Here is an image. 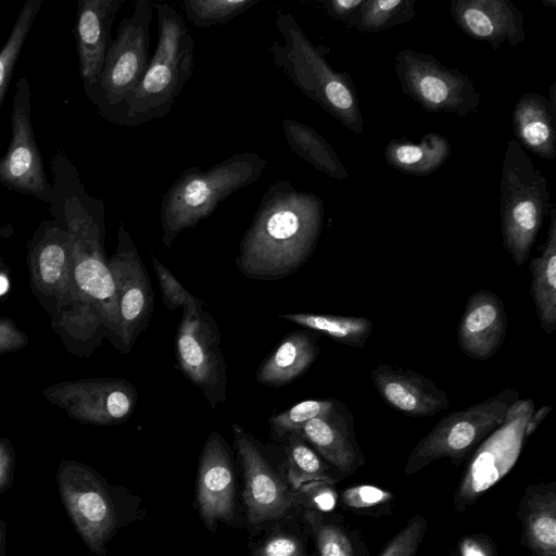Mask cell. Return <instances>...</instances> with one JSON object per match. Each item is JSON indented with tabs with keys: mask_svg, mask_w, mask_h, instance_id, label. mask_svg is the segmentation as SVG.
I'll use <instances>...</instances> for the list:
<instances>
[{
	"mask_svg": "<svg viewBox=\"0 0 556 556\" xmlns=\"http://www.w3.org/2000/svg\"><path fill=\"white\" fill-rule=\"evenodd\" d=\"M65 157L53 162L51 212L68 232L72 248L70 302L63 314L50 323L73 355L87 357L108 339L117 343L118 305L115 283L104 250V204L89 195L78 176L68 184Z\"/></svg>",
	"mask_w": 556,
	"mask_h": 556,
	"instance_id": "cell-1",
	"label": "cell"
},
{
	"mask_svg": "<svg viewBox=\"0 0 556 556\" xmlns=\"http://www.w3.org/2000/svg\"><path fill=\"white\" fill-rule=\"evenodd\" d=\"M324 202L289 180L273 182L244 232L237 268L247 277L275 280L296 271L313 254L321 233Z\"/></svg>",
	"mask_w": 556,
	"mask_h": 556,
	"instance_id": "cell-2",
	"label": "cell"
},
{
	"mask_svg": "<svg viewBox=\"0 0 556 556\" xmlns=\"http://www.w3.org/2000/svg\"><path fill=\"white\" fill-rule=\"evenodd\" d=\"M280 40L268 48L271 62L309 100L356 135L364 131V117L350 74L337 72L326 55L330 49L314 45L291 13L277 11Z\"/></svg>",
	"mask_w": 556,
	"mask_h": 556,
	"instance_id": "cell-3",
	"label": "cell"
},
{
	"mask_svg": "<svg viewBox=\"0 0 556 556\" xmlns=\"http://www.w3.org/2000/svg\"><path fill=\"white\" fill-rule=\"evenodd\" d=\"M157 41L148 68L125 101L119 122L134 127L165 117L194 70L195 42L181 14L166 2H153Z\"/></svg>",
	"mask_w": 556,
	"mask_h": 556,
	"instance_id": "cell-4",
	"label": "cell"
},
{
	"mask_svg": "<svg viewBox=\"0 0 556 556\" xmlns=\"http://www.w3.org/2000/svg\"><path fill=\"white\" fill-rule=\"evenodd\" d=\"M267 160L256 152L235 153L202 170L187 167L164 193L161 210L162 242L169 249L181 231L207 218L225 199L253 185Z\"/></svg>",
	"mask_w": 556,
	"mask_h": 556,
	"instance_id": "cell-5",
	"label": "cell"
},
{
	"mask_svg": "<svg viewBox=\"0 0 556 556\" xmlns=\"http://www.w3.org/2000/svg\"><path fill=\"white\" fill-rule=\"evenodd\" d=\"M552 207L547 179L516 140H507L500 182L501 232L503 248L517 266L529 258Z\"/></svg>",
	"mask_w": 556,
	"mask_h": 556,
	"instance_id": "cell-6",
	"label": "cell"
},
{
	"mask_svg": "<svg viewBox=\"0 0 556 556\" xmlns=\"http://www.w3.org/2000/svg\"><path fill=\"white\" fill-rule=\"evenodd\" d=\"M518 399V391L506 388L480 403L443 417L414 447L405 464V473L412 476L444 457L458 465L503 424L506 409Z\"/></svg>",
	"mask_w": 556,
	"mask_h": 556,
	"instance_id": "cell-7",
	"label": "cell"
},
{
	"mask_svg": "<svg viewBox=\"0 0 556 556\" xmlns=\"http://www.w3.org/2000/svg\"><path fill=\"white\" fill-rule=\"evenodd\" d=\"M394 68L403 92L427 112L464 117L480 105L470 77L431 54L403 49L394 56Z\"/></svg>",
	"mask_w": 556,
	"mask_h": 556,
	"instance_id": "cell-8",
	"label": "cell"
},
{
	"mask_svg": "<svg viewBox=\"0 0 556 556\" xmlns=\"http://www.w3.org/2000/svg\"><path fill=\"white\" fill-rule=\"evenodd\" d=\"M60 497L77 533L96 555L105 546L117 527L113 496L102 477L78 460H62L56 470Z\"/></svg>",
	"mask_w": 556,
	"mask_h": 556,
	"instance_id": "cell-9",
	"label": "cell"
},
{
	"mask_svg": "<svg viewBox=\"0 0 556 556\" xmlns=\"http://www.w3.org/2000/svg\"><path fill=\"white\" fill-rule=\"evenodd\" d=\"M153 11V2L138 0L131 14L122 20L106 53L98 89L104 103L118 114L148 68Z\"/></svg>",
	"mask_w": 556,
	"mask_h": 556,
	"instance_id": "cell-10",
	"label": "cell"
},
{
	"mask_svg": "<svg viewBox=\"0 0 556 556\" xmlns=\"http://www.w3.org/2000/svg\"><path fill=\"white\" fill-rule=\"evenodd\" d=\"M42 395L72 419L94 426L125 422L134 414L138 401L131 382L110 377L58 382L46 388Z\"/></svg>",
	"mask_w": 556,
	"mask_h": 556,
	"instance_id": "cell-11",
	"label": "cell"
},
{
	"mask_svg": "<svg viewBox=\"0 0 556 556\" xmlns=\"http://www.w3.org/2000/svg\"><path fill=\"white\" fill-rule=\"evenodd\" d=\"M29 283L34 296L56 320L70 302L71 239L58 220H42L27 243Z\"/></svg>",
	"mask_w": 556,
	"mask_h": 556,
	"instance_id": "cell-12",
	"label": "cell"
},
{
	"mask_svg": "<svg viewBox=\"0 0 556 556\" xmlns=\"http://www.w3.org/2000/svg\"><path fill=\"white\" fill-rule=\"evenodd\" d=\"M118 305L116 349L127 354L153 312L154 294L147 268L125 225L117 230L115 252L109 258Z\"/></svg>",
	"mask_w": 556,
	"mask_h": 556,
	"instance_id": "cell-13",
	"label": "cell"
},
{
	"mask_svg": "<svg viewBox=\"0 0 556 556\" xmlns=\"http://www.w3.org/2000/svg\"><path fill=\"white\" fill-rule=\"evenodd\" d=\"M176 356L180 370L202 390L212 408L226 401L227 372L220 333L208 313L182 312L176 336Z\"/></svg>",
	"mask_w": 556,
	"mask_h": 556,
	"instance_id": "cell-14",
	"label": "cell"
},
{
	"mask_svg": "<svg viewBox=\"0 0 556 556\" xmlns=\"http://www.w3.org/2000/svg\"><path fill=\"white\" fill-rule=\"evenodd\" d=\"M11 113L12 138L0 160V182L5 187L50 202L52 187L42 167L30 123V88L21 77L16 84Z\"/></svg>",
	"mask_w": 556,
	"mask_h": 556,
	"instance_id": "cell-15",
	"label": "cell"
},
{
	"mask_svg": "<svg viewBox=\"0 0 556 556\" xmlns=\"http://www.w3.org/2000/svg\"><path fill=\"white\" fill-rule=\"evenodd\" d=\"M533 409L515 419H503V424L481 442L455 493L456 510L463 511L473 505L513 468L520 455L526 424Z\"/></svg>",
	"mask_w": 556,
	"mask_h": 556,
	"instance_id": "cell-16",
	"label": "cell"
},
{
	"mask_svg": "<svg viewBox=\"0 0 556 556\" xmlns=\"http://www.w3.org/2000/svg\"><path fill=\"white\" fill-rule=\"evenodd\" d=\"M232 430L243 468V500L249 521L261 525L285 517L298 502L294 492L270 467L253 437L238 424L232 425Z\"/></svg>",
	"mask_w": 556,
	"mask_h": 556,
	"instance_id": "cell-17",
	"label": "cell"
},
{
	"mask_svg": "<svg viewBox=\"0 0 556 556\" xmlns=\"http://www.w3.org/2000/svg\"><path fill=\"white\" fill-rule=\"evenodd\" d=\"M197 503L204 525L216 529L235 514V481L231 457L223 437L212 432L203 446L197 485Z\"/></svg>",
	"mask_w": 556,
	"mask_h": 556,
	"instance_id": "cell-18",
	"label": "cell"
},
{
	"mask_svg": "<svg viewBox=\"0 0 556 556\" xmlns=\"http://www.w3.org/2000/svg\"><path fill=\"white\" fill-rule=\"evenodd\" d=\"M454 23L470 38L496 51L503 43L516 47L526 39L523 15L508 0H452Z\"/></svg>",
	"mask_w": 556,
	"mask_h": 556,
	"instance_id": "cell-19",
	"label": "cell"
},
{
	"mask_svg": "<svg viewBox=\"0 0 556 556\" xmlns=\"http://www.w3.org/2000/svg\"><path fill=\"white\" fill-rule=\"evenodd\" d=\"M370 379L380 397L406 416H434L450 406L447 394L413 369L380 364L370 371Z\"/></svg>",
	"mask_w": 556,
	"mask_h": 556,
	"instance_id": "cell-20",
	"label": "cell"
},
{
	"mask_svg": "<svg viewBox=\"0 0 556 556\" xmlns=\"http://www.w3.org/2000/svg\"><path fill=\"white\" fill-rule=\"evenodd\" d=\"M507 314L500 296L491 290H477L470 294L457 329L462 352L476 361L494 356L507 333Z\"/></svg>",
	"mask_w": 556,
	"mask_h": 556,
	"instance_id": "cell-21",
	"label": "cell"
},
{
	"mask_svg": "<svg viewBox=\"0 0 556 556\" xmlns=\"http://www.w3.org/2000/svg\"><path fill=\"white\" fill-rule=\"evenodd\" d=\"M123 0H81L77 8L76 43L80 75L86 86L98 88L106 53L111 47V26Z\"/></svg>",
	"mask_w": 556,
	"mask_h": 556,
	"instance_id": "cell-22",
	"label": "cell"
},
{
	"mask_svg": "<svg viewBox=\"0 0 556 556\" xmlns=\"http://www.w3.org/2000/svg\"><path fill=\"white\" fill-rule=\"evenodd\" d=\"M334 407L326 415L313 418L301 430V435L315 451L343 476L355 472L365 464L353 427V415Z\"/></svg>",
	"mask_w": 556,
	"mask_h": 556,
	"instance_id": "cell-23",
	"label": "cell"
},
{
	"mask_svg": "<svg viewBox=\"0 0 556 556\" xmlns=\"http://www.w3.org/2000/svg\"><path fill=\"white\" fill-rule=\"evenodd\" d=\"M513 132L521 147L539 157H556V103L538 92L523 93L513 111Z\"/></svg>",
	"mask_w": 556,
	"mask_h": 556,
	"instance_id": "cell-24",
	"label": "cell"
},
{
	"mask_svg": "<svg viewBox=\"0 0 556 556\" xmlns=\"http://www.w3.org/2000/svg\"><path fill=\"white\" fill-rule=\"evenodd\" d=\"M522 542L533 556H556L555 483L526 489L518 505Z\"/></svg>",
	"mask_w": 556,
	"mask_h": 556,
	"instance_id": "cell-25",
	"label": "cell"
},
{
	"mask_svg": "<svg viewBox=\"0 0 556 556\" xmlns=\"http://www.w3.org/2000/svg\"><path fill=\"white\" fill-rule=\"evenodd\" d=\"M318 354L319 346L312 333L292 331L262 362L255 376L256 381L269 387L290 383L312 366Z\"/></svg>",
	"mask_w": 556,
	"mask_h": 556,
	"instance_id": "cell-26",
	"label": "cell"
},
{
	"mask_svg": "<svg viewBox=\"0 0 556 556\" xmlns=\"http://www.w3.org/2000/svg\"><path fill=\"white\" fill-rule=\"evenodd\" d=\"M547 238L541 254L530 261V293L541 328L546 334L556 329V211L552 207Z\"/></svg>",
	"mask_w": 556,
	"mask_h": 556,
	"instance_id": "cell-27",
	"label": "cell"
},
{
	"mask_svg": "<svg viewBox=\"0 0 556 556\" xmlns=\"http://www.w3.org/2000/svg\"><path fill=\"white\" fill-rule=\"evenodd\" d=\"M452 147L439 132H428L418 143L407 139H392L384 149V159L392 167L405 174L427 176L448 159Z\"/></svg>",
	"mask_w": 556,
	"mask_h": 556,
	"instance_id": "cell-28",
	"label": "cell"
},
{
	"mask_svg": "<svg viewBox=\"0 0 556 556\" xmlns=\"http://www.w3.org/2000/svg\"><path fill=\"white\" fill-rule=\"evenodd\" d=\"M281 127L290 150L301 160L331 178L349 177L333 147L314 128L292 118H285Z\"/></svg>",
	"mask_w": 556,
	"mask_h": 556,
	"instance_id": "cell-29",
	"label": "cell"
},
{
	"mask_svg": "<svg viewBox=\"0 0 556 556\" xmlns=\"http://www.w3.org/2000/svg\"><path fill=\"white\" fill-rule=\"evenodd\" d=\"M280 317L355 348H364L374 330L371 320L363 316L298 313Z\"/></svg>",
	"mask_w": 556,
	"mask_h": 556,
	"instance_id": "cell-30",
	"label": "cell"
},
{
	"mask_svg": "<svg viewBox=\"0 0 556 556\" xmlns=\"http://www.w3.org/2000/svg\"><path fill=\"white\" fill-rule=\"evenodd\" d=\"M288 438V480L293 492L311 483L324 482L333 484L338 480L329 466L307 444L300 432L290 433Z\"/></svg>",
	"mask_w": 556,
	"mask_h": 556,
	"instance_id": "cell-31",
	"label": "cell"
},
{
	"mask_svg": "<svg viewBox=\"0 0 556 556\" xmlns=\"http://www.w3.org/2000/svg\"><path fill=\"white\" fill-rule=\"evenodd\" d=\"M415 0H365L355 28L361 33H379L412 21Z\"/></svg>",
	"mask_w": 556,
	"mask_h": 556,
	"instance_id": "cell-32",
	"label": "cell"
},
{
	"mask_svg": "<svg viewBox=\"0 0 556 556\" xmlns=\"http://www.w3.org/2000/svg\"><path fill=\"white\" fill-rule=\"evenodd\" d=\"M258 3V0H185L187 21L199 29L225 24Z\"/></svg>",
	"mask_w": 556,
	"mask_h": 556,
	"instance_id": "cell-33",
	"label": "cell"
},
{
	"mask_svg": "<svg viewBox=\"0 0 556 556\" xmlns=\"http://www.w3.org/2000/svg\"><path fill=\"white\" fill-rule=\"evenodd\" d=\"M42 0H27L20 10L10 36L0 51V106L15 62L40 10Z\"/></svg>",
	"mask_w": 556,
	"mask_h": 556,
	"instance_id": "cell-34",
	"label": "cell"
},
{
	"mask_svg": "<svg viewBox=\"0 0 556 556\" xmlns=\"http://www.w3.org/2000/svg\"><path fill=\"white\" fill-rule=\"evenodd\" d=\"M336 405L334 400H306L296 403L287 410L273 415L269 426L275 438L301 432L313 418L328 414Z\"/></svg>",
	"mask_w": 556,
	"mask_h": 556,
	"instance_id": "cell-35",
	"label": "cell"
},
{
	"mask_svg": "<svg viewBox=\"0 0 556 556\" xmlns=\"http://www.w3.org/2000/svg\"><path fill=\"white\" fill-rule=\"evenodd\" d=\"M151 261L166 308L172 311L182 308V312L191 314H199L204 311V302L185 289L174 274L154 254H151Z\"/></svg>",
	"mask_w": 556,
	"mask_h": 556,
	"instance_id": "cell-36",
	"label": "cell"
},
{
	"mask_svg": "<svg viewBox=\"0 0 556 556\" xmlns=\"http://www.w3.org/2000/svg\"><path fill=\"white\" fill-rule=\"evenodd\" d=\"M305 517L314 531L320 556H354L351 541L341 528L323 522L316 510L309 509Z\"/></svg>",
	"mask_w": 556,
	"mask_h": 556,
	"instance_id": "cell-37",
	"label": "cell"
},
{
	"mask_svg": "<svg viewBox=\"0 0 556 556\" xmlns=\"http://www.w3.org/2000/svg\"><path fill=\"white\" fill-rule=\"evenodd\" d=\"M427 531V520L419 515L408 522L392 538L380 556H415Z\"/></svg>",
	"mask_w": 556,
	"mask_h": 556,
	"instance_id": "cell-38",
	"label": "cell"
},
{
	"mask_svg": "<svg viewBox=\"0 0 556 556\" xmlns=\"http://www.w3.org/2000/svg\"><path fill=\"white\" fill-rule=\"evenodd\" d=\"M394 495L383 489L369 484L353 485L345 489L341 500L354 510H366L389 503Z\"/></svg>",
	"mask_w": 556,
	"mask_h": 556,
	"instance_id": "cell-39",
	"label": "cell"
},
{
	"mask_svg": "<svg viewBox=\"0 0 556 556\" xmlns=\"http://www.w3.org/2000/svg\"><path fill=\"white\" fill-rule=\"evenodd\" d=\"M301 497L312 510L330 511L337 504V492L330 483H311L294 492Z\"/></svg>",
	"mask_w": 556,
	"mask_h": 556,
	"instance_id": "cell-40",
	"label": "cell"
},
{
	"mask_svg": "<svg viewBox=\"0 0 556 556\" xmlns=\"http://www.w3.org/2000/svg\"><path fill=\"white\" fill-rule=\"evenodd\" d=\"M365 0H323L316 4L329 18L346 27H355Z\"/></svg>",
	"mask_w": 556,
	"mask_h": 556,
	"instance_id": "cell-41",
	"label": "cell"
},
{
	"mask_svg": "<svg viewBox=\"0 0 556 556\" xmlns=\"http://www.w3.org/2000/svg\"><path fill=\"white\" fill-rule=\"evenodd\" d=\"M254 556H305L301 542L292 535L278 534L264 541Z\"/></svg>",
	"mask_w": 556,
	"mask_h": 556,
	"instance_id": "cell-42",
	"label": "cell"
},
{
	"mask_svg": "<svg viewBox=\"0 0 556 556\" xmlns=\"http://www.w3.org/2000/svg\"><path fill=\"white\" fill-rule=\"evenodd\" d=\"M28 341V336L12 319L0 316V354L17 352Z\"/></svg>",
	"mask_w": 556,
	"mask_h": 556,
	"instance_id": "cell-43",
	"label": "cell"
},
{
	"mask_svg": "<svg viewBox=\"0 0 556 556\" xmlns=\"http://www.w3.org/2000/svg\"><path fill=\"white\" fill-rule=\"evenodd\" d=\"M15 451L8 438H0V494L5 492L13 480Z\"/></svg>",
	"mask_w": 556,
	"mask_h": 556,
	"instance_id": "cell-44",
	"label": "cell"
},
{
	"mask_svg": "<svg viewBox=\"0 0 556 556\" xmlns=\"http://www.w3.org/2000/svg\"><path fill=\"white\" fill-rule=\"evenodd\" d=\"M462 556H494V547L482 535L464 539L460 544Z\"/></svg>",
	"mask_w": 556,
	"mask_h": 556,
	"instance_id": "cell-45",
	"label": "cell"
},
{
	"mask_svg": "<svg viewBox=\"0 0 556 556\" xmlns=\"http://www.w3.org/2000/svg\"><path fill=\"white\" fill-rule=\"evenodd\" d=\"M552 406L551 405H543L541 406L536 412H533L531 416L529 417L526 429H525V437L526 439L529 438L541 425V422L544 420V418L551 413Z\"/></svg>",
	"mask_w": 556,
	"mask_h": 556,
	"instance_id": "cell-46",
	"label": "cell"
},
{
	"mask_svg": "<svg viewBox=\"0 0 556 556\" xmlns=\"http://www.w3.org/2000/svg\"><path fill=\"white\" fill-rule=\"evenodd\" d=\"M4 547H5V525L0 519V556H4Z\"/></svg>",
	"mask_w": 556,
	"mask_h": 556,
	"instance_id": "cell-47",
	"label": "cell"
},
{
	"mask_svg": "<svg viewBox=\"0 0 556 556\" xmlns=\"http://www.w3.org/2000/svg\"><path fill=\"white\" fill-rule=\"evenodd\" d=\"M8 271V267L3 261V258L0 256V276L5 275Z\"/></svg>",
	"mask_w": 556,
	"mask_h": 556,
	"instance_id": "cell-48",
	"label": "cell"
},
{
	"mask_svg": "<svg viewBox=\"0 0 556 556\" xmlns=\"http://www.w3.org/2000/svg\"><path fill=\"white\" fill-rule=\"evenodd\" d=\"M542 3L545 7H551V8H555L556 7V1L555 0H542Z\"/></svg>",
	"mask_w": 556,
	"mask_h": 556,
	"instance_id": "cell-49",
	"label": "cell"
}]
</instances>
